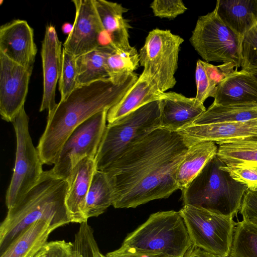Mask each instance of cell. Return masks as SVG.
I'll return each instance as SVG.
<instances>
[{"mask_svg": "<svg viewBox=\"0 0 257 257\" xmlns=\"http://www.w3.org/2000/svg\"><path fill=\"white\" fill-rule=\"evenodd\" d=\"M105 257H174L164 253L141 250L121 244L118 249L107 252Z\"/></svg>", "mask_w": 257, "mask_h": 257, "instance_id": "8d00e7d4", "label": "cell"}, {"mask_svg": "<svg viewBox=\"0 0 257 257\" xmlns=\"http://www.w3.org/2000/svg\"><path fill=\"white\" fill-rule=\"evenodd\" d=\"M58 228L50 221L38 220L21 232L2 251L0 257H33Z\"/></svg>", "mask_w": 257, "mask_h": 257, "instance_id": "7402d4cb", "label": "cell"}, {"mask_svg": "<svg viewBox=\"0 0 257 257\" xmlns=\"http://www.w3.org/2000/svg\"><path fill=\"white\" fill-rule=\"evenodd\" d=\"M113 191L106 174L96 170L87 193L83 208L84 219L98 217L112 205Z\"/></svg>", "mask_w": 257, "mask_h": 257, "instance_id": "d4e9b609", "label": "cell"}, {"mask_svg": "<svg viewBox=\"0 0 257 257\" xmlns=\"http://www.w3.org/2000/svg\"><path fill=\"white\" fill-rule=\"evenodd\" d=\"M218 147L212 141L197 142L188 150L181 163L176 181L179 189H184L199 174L207 163L217 155Z\"/></svg>", "mask_w": 257, "mask_h": 257, "instance_id": "cb8c5ba5", "label": "cell"}, {"mask_svg": "<svg viewBox=\"0 0 257 257\" xmlns=\"http://www.w3.org/2000/svg\"><path fill=\"white\" fill-rule=\"evenodd\" d=\"M29 122L24 107L12 122L16 134L17 149L13 174L6 194L8 209L36 185L44 172L39 151L30 136Z\"/></svg>", "mask_w": 257, "mask_h": 257, "instance_id": "30bf717a", "label": "cell"}, {"mask_svg": "<svg viewBox=\"0 0 257 257\" xmlns=\"http://www.w3.org/2000/svg\"><path fill=\"white\" fill-rule=\"evenodd\" d=\"M218 145L216 156L224 164L257 166V139L230 141Z\"/></svg>", "mask_w": 257, "mask_h": 257, "instance_id": "f1b7e54d", "label": "cell"}, {"mask_svg": "<svg viewBox=\"0 0 257 257\" xmlns=\"http://www.w3.org/2000/svg\"><path fill=\"white\" fill-rule=\"evenodd\" d=\"M33 257H76L74 242L64 240L47 242Z\"/></svg>", "mask_w": 257, "mask_h": 257, "instance_id": "e575fe53", "label": "cell"}, {"mask_svg": "<svg viewBox=\"0 0 257 257\" xmlns=\"http://www.w3.org/2000/svg\"><path fill=\"white\" fill-rule=\"evenodd\" d=\"M189 41L204 61L240 67L241 39L220 18L216 5L212 12L198 18Z\"/></svg>", "mask_w": 257, "mask_h": 257, "instance_id": "52a82bcc", "label": "cell"}, {"mask_svg": "<svg viewBox=\"0 0 257 257\" xmlns=\"http://www.w3.org/2000/svg\"><path fill=\"white\" fill-rule=\"evenodd\" d=\"M32 71L0 53V114L12 122L24 104Z\"/></svg>", "mask_w": 257, "mask_h": 257, "instance_id": "4fadbf2b", "label": "cell"}, {"mask_svg": "<svg viewBox=\"0 0 257 257\" xmlns=\"http://www.w3.org/2000/svg\"><path fill=\"white\" fill-rule=\"evenodd\" d=\"M105 32L113 47L119 52L128 53L134 47L129 43V21L123 17L128 9L121 4L105 0H94Z\"/></svg>", "mask_w": 257, "mask_h": 257, "instance_id": "ffe728a7", "label": "cell"}, {"mask_svg": "<svg viewBox=\"0 0 257 257\" xmlns=\"http://www.w3.org/2000/svg\"></svg>", "mask_w": 257, "mask_h": 257, "instance_id": "b9f144b4", "label": "cell"}, {"mask_svg": "<svg viewBox=\"0 0 257 257\" xmlns=\"http://www.w3.org/2000/svg\"><path fill=\"white\" fill-rule=\"evenodd\" d=\"M229 256L257 257V224L243 220L236 223Z\"/></svg>", "mask_w": 257, "mask_h": 257, "instance_id": "4dcf8cb0", "label": "cell"}, {"mask_svg": "<svg viewBox=\"0 0 257 257\" xmlns=\"http://www.w3.org/2000/svg\"><path fill=\"white\" fill-rule=\"evenodd\" d=\"M95 160L86 157L72 169L68 183L65 204L70 223L86 222L83 211L93 174L96 170Z\"/></svg>", "mask_w": 257, "mask_h": 257, "instance_id": "ac0fdd59", "label": "cell"}, {"mask_svg": "<svg viewBox=\"0 0 257 257\" xmlns=\"http://www.w3.org/2000/svg\"><path fill=\"white\" fill-rule=\"evenodd\" d=\"M160 100L147 103L106 125L95 158L102 171L131 145L160 128Z\"/></svg>", "mask_w": 257, "mask_h": 257, "instance_id": "5b68a950", "label": "cell"}, {"mask_svg": "<svg viewBox=\"0 0 257 257\" xmlns=\"http://www.w3.org/2000/svg\"><path fill=\"white\" fill-rule=\"evenodd\" d=\"M113 51H116L99 47L76 57L78 86L109 78L106 58L108 55Z\"/></svg>", "mask_w": 257, "mask_h": 257, "instance_id": "4316f807", "label": "cell"}, {"mask_svg": "<svg viewBox=\"0 0 257 257\" xmlns=\"http://www.w3.org/2000/svg\"><path fill=\"white\" fill-rule=\"evenodd\" d=\"M235 70L238 69L233 63L215 66L198 60L195 70L197 87L195 98L204 104L207 98L212 96L216 87L222 80Z\"/></svg>", "mask_w": 257, "mask_h": 257, "instance_id": "484cf974", "label": "cell"}, {"mask_svg": "<svg viewBox=\"0 0 257 257\" xmlns=\"http://www.w3.org/2000/svg\"><path fill=\"white\" fill-rule=\"evenodd\" d=\"M122 245L183 257L193 245L179 211H159L126 236Z\"/></svg>", "mask_w": 257, "mask_h": 257, "instance_id": "8992f818", "label": "cell"}, {"mask_svg": "<svg viewBox=\"0 0 257 257\" xmlns=\"http://www.w3.org/2000/svg\"><path fill=\"white\" fill-rule=\"evenodd\" d=\"M0 53L33 71L37 48L34 30L26 21L14 20L1 26Z\"/></svg>", "mask_w": 257, "mask_h": 257, "instance_id": "5bb4252c", "label": "cell"}, {"mask_svg": "<svg viewBox=\"0 0 257 257\" xmlns=\"http://www.w3.org/2000/svg\"><path fill=\"white\" fill-rule=\"evenodd\" d=\"M179 212L194 245L220 257L229 255L236 224L233 217L190 205Z\"/></svg>", "mask_w": 257, "mask_h": 257, "instance_id": "ba28073f", "label": "cell"}, {"mask_svg": "<svg viewBox=\"0 0 257 257\" xmlns=\"http://www.w3.org/2000/svg\"><path fill=\"white\" fill-rule=\"evenodd\" d=\"M76 57L62 49V66L59 80L60 100L66 99L78 87Z\"/></svg>", "mask_w": 257, "mask_h": 257, "instance_id": "1f68e13d", "label": "cell"}, {"mask_svg": "<svg viewBox=\"0 0 257 257\" xmlns=\"http://www.w3.org/2000/svg\"><path fill=\"white\" fill-rule=\"evenodd\" d=\"M68 181L52 169L44 171L36 185L11 208L0 225V249L34 222L43 220L58 227L70 223L65 204Z\"/></svg>", "mask_w": 257, "mask_h": 257, "instance_id": "3957f363", "label": "cell"}, {"mask_svg": "<svg viewBox=\"0 0 257 257\" xmlns=\"http://www.w3.org/2000/svg\"><path fill=\"white\" fill-rule=\"evenodd\" d=\"M139 64V53L135 47L128 53L112 52L106 61L108 78L114 85H121L134 73Z\"/></svg>", "mask_w": 257, "mask_h": 257, "instance_id": "f546056e", "label": "cell"}, {"mask_svg": "<svg viewBox=\"0 0 257 257\" xmlns=\"http://www.w3.org/2000/svg\"><path fill=\"white\" fill-rule=\"evenodd\" d=\"M108 110L99 112L79 125L63 145L52 169L67 180L72 169L86 157L95 160L105 131Z\"/></svg>", "mask_w": 257, "mask_h": 257, "instance_id": "8fae6325", "label": "cell"}, {"mask_svg": "<svg viewBox=\"0 0 257 257\" xmlns=\"http://www.w3.org/2000/svg\"><path fill=\"white\" fill-rule=\"evenodd\" d=\"M177 132L198 142L209 141L217 144L230 141L257 139V119L192 125Z\"/></svg>", "mask_w": 257, "mask_h": 257, "instance_id": "d6986e66", "label": "cell"}, {"mask_svg": "<svg viewBox=\"0 0 257 257\" xmlns=\"http://www.w3.org/2000/svg\"><path fill=\"white\" fill-rule=\"evenodd\" d=\"M213 104L225 106H257V76L242 70H235L217 86Z\"/></svg>", "mask_w": 257, "mask_h": 257, "instance_id": "2e32d148", "label": "cell"}, {"mask_svg": "<svg viewBox=\"0 0 257 257\" xmlns=\"http://www.w3.org/2000/svg\"><path fill=\"white\" fill-rule=\"evenodd\" d=\"M139 78L135 72L120 85L109 78L78 86L48 113L37 146L43 164L54 165L59 152L73 131L95 114L118 103Z\"/></svg>", "mask_w": 257, "mask_h": 257, "instance_id": "7a4b0ae2", "label": "cell"}, {"mask_svg": "<svg viewBox=\"0 0 257 257\" xmlns=\"http://www.w3.org/2000/svg\"><path fill=\"white\" fill-rule=\"evenodd\" d=\"M101 257H105V256L104 254H103L101 253Z\"/></svg>", "mask_w": 257, "mask_h": 257, "instance_id": "ab89813d", "label": "cell"}, {"mask_svg": "<svg viewBox=\"0 0 257 257\" xmlns=\"http://www.w3.org/2000/svg\"><path fill=\"white\" fill-rule=\"evenodd\" d=\"M198 141L179 132L158 128L131 145L103 169L113 191L115 208H136L168 198L179 189V167Z\"/></svg>", "mask_w": 257, "mask_h": 257, "instance_id": "6da1fadb", "label": "cell"}, {"mask_svg": "<svg viewBox=\"0 0 257 257\" xmlns=\"http://www.w3.org/2000/svg\"><path fill=\"white\" fill-rule=\"evenodd\" d=\"M183 257H220L209 253L193 244Z\"/></svg>", "mask_w": 257, "mask_h": 257, "instance_id": "74e56055", "label": "cell"}, {"mask_svg": "<svg viewBox=\"0 0 257 257\" xmlns=\"http://www.w3.org/2000/svg\"><path fill=\"white\" fill-rule=\"evenodd\" d=\"M164 94L151 79L142 73L119 101L108 110L107 121L112 123L147 103L161 100Z\"/></svg>", "mask_w": 257, "mask_h": 257, "instance_id": "44dd1931", "label": "cell"}, {"mask_svg": "<svg viewBox=\"0 0 257 257\" xmlns=\"http://www.w3.org/2000/svg\"><path fill=\"white\" fill-rule=\"evenodd\" d=\"M220 168L228 173L235 181L244 185L247 190L257 192V166L222 163Z\"/></svg>", "mask_w": 257, "mask_h": 257, "instance_id": "836d02e7", "label": "cell"}, {"mask_svg": "<svg viewBox=\"0 0 257 257\" xmlns=\"http://www.w3.org/2000/svg\"><path fill=\"white\" fill-rule=\"evenodd\" d=\"M73 28V25L70 23H64L62 27V30L64 34H69Z\"/></svg>", "mask_w": 257, "mask_h": 257, "instance_id": "f35d334b", "label": "cell"}, {"mask_svg": "<svg viewBox=\"0 0 257 257\" xmlns=\"http://www.w3.org/2000/svg\"><path fill=\"white\" fill-rule=\"evenodd\" d=\"M75 15L73 28L63 49L76 57L103 47L117 51L105 32L94 0H74ZM119 52V51H118Z\"/></svg>", "mask_w": 257, "mask_h": 257, "instance_id": "7c38bea8", "label": "cell"}, {"mask_svg": "<svg viewBox=\"0 0 257 257\" xmlns=\"http://www.w3.org/2000/svg\"><path fill=\"white\" fill-rule=\"evenodd\" d=\"M255 119H257V106H225L212 103L192 125L244 122Z\"/></svg>", "mask_w": 257, "mask_h": 257, "instance_id": "83f0119b", "label": "cell"}, {"mask_svg": "<svg viewBox=\"0 0 257 257\" xmlns=\"http://www.w3.org/2000/svg\"><path fill=\"white\" fill-rule=\"evenodd\" d=\"M150 7L156 17L169 19H175L187 10L181 0H155Z\"/></svg>", "mask_w": 257, "mask_h": 257, "instance_id": "d590c367", "label": "cell"}, {"mask_svg": "<svg viewBox=\"0 0 257 257\" xmlns=\"http://www.w3.org/2000/svg\"><path fill=\"white\" fill-rule=\"evenodd\" d=\"M240 67L241 70L257 76V23L241 39Z\"/></svg>", "mask_w": 257, "mask_h": 257, "instance_id": "d6a6232c", "label": "cell"}, {"mask_svg": "<svg viewBox=\"0 0 257 257\" xmlns=\"http://www.w3.org/2000/svg\"><path fill=\"white\" fill-rule=\"evenodd\" d=\"M184 39L168 30L155 29L150 31L139 53L142 73L165 92L176 83L175 74L178 68L180 46Z\"/></svg>", "mask_w": 257, "mask_h": 257, "instance_id": "9c48e42d", "label": "cell"}, {"mask_svg": "<svg viewBox=\"0 0 257 257\" xmlns=\"http://www.w3.org/2000/svg\"><path fill=\"white\" fill-rule=\"evenodd\" d=\"M223 163L216 155L182 190L184 205L200 207L234 217L239 212L247 188L220 168Z\"/></svg>", "mask_w": 257, "mask_h": 257, "instance_id": "277c9868", "label": "cell"}, {"mask_svg": "<svg viewBox=\"0 0 257 257\" xmlns=\"http://www.w3.org/2000/svg\"><path fill=\"white\" fill-rule=\"evenodd\" d=\"M41 58L43 77V93L40 111L55 107V91L62 66V43L54 26L47 25L42 42Z\"/></svg>", "mask_w": 257, "mask_h": 257, "instance_id": "9a60e30c", "label": "cell"}, {"mask_svg": "<svg viewBox=\"0 0 257 257\" xmlns=\"http://www.w3.org/2000/svg\"><path fill=\"white\" fill-rule=\"evenodd\" d=\"M227 257H230V256L229 255V256H228Z\"/></svg>", "mask_w": 257, "mask_h": 257, "instance_id": "60d3db41", "label": "cell"}, {"mask_svg": "<svg viewBox=\"0 0 257 257\" xmlns=\"http://www.w3.org/2000/svg\"><path fill=\"white\" fill-rule=\"evenodd\" d=\"M160 109V128L177 132L192 125L206 110L195 97L188 98L175 92H164Z\"/></svg>", "mask_w": 257, "mask_h": 257, "instance_id": "e0dca14e", "label": "cell"}, {"mask_svg": "<svg viewBox=\"0 0 257 257\" xmlns=\"http://www.w3.org/2000/svg\"><path fill=\"white\" fill-rule=\"evenodd\" d=\"M216 6L220 18L241 39L257 23V0H218Z\"/></svg>", "mask_w": 257, "mask_h": 257, "instance_id": "603a6c76", "label": "cell"}]
</instances>
